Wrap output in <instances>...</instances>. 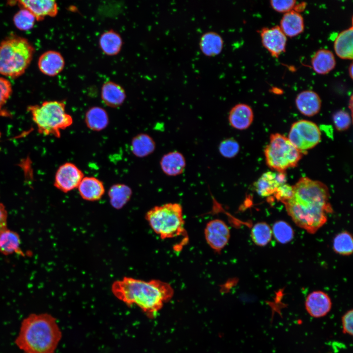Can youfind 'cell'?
Instances as JSON below:
<instances>
[{"label": "cell", "mask_w": 353, "mask_h": 353, "mask_svg": "<svg viewBox=\"0 0 353 353\" xmlns=\"http://www.w3.org/2000/svg\"><path fill=\"white\" fill-rule=\"evenodd\" d=\"M113 295L128 306H138L149 318H153L165 303L171 300L174 290L168 283L158 279L146 281L125 277L111 286Z\"/></svg>", "instance_id": "6da1fadb"}, {"label": "cell", "mask_w": 353, "mask_h": 353, "mask_svg": "<svg viewBox=\"0 0 353 353\" xmlns=\"http://www.w3.org/2000/svg\"><path fill=\"white\" fill-rule=\"evenodd\" d=\"M61 338L62 332L52 315L31 313L22 320L15 343L24 353H54Z\"/></svg>", "instance_id": "7a4b0ae2"}, {"label": "cell", "mask_w": 353, "mask_h": 353, "mask_svg": "<svg viewBox=\"0 0 353 353\" xmlns=\"http://www.w3.org/2000/svg\"><path fill=\"white\" fill-rule=\"evenodd\" d=\"M34 49L28 41L10 36L0 43V74L16 78L24 74L29 65Z\"/></svg>", "instance_id": "3957f363"}, {"label": "cell", "mask_w": 353, "mask_h": 353, "mask_svg": "<svg viewBox=\"0 0 353 353\" xmlns=\"http://www.w3.org/2000/svg\"><path fill=\"white\" fill-rule=\"evenodd\" d=\"M38 132L45 135L60 137V131L70 126L73 122L72 117L65 111L63 101H46L40 105L28 107Z\"/></svg>", "instance_id": "277c9868"}, {"label": "cell", "mask_w": 353, "mask_h": 353, "mask_svg": "<svg viewBox=\"0 0 353 353\" xmlns=\"http://www.w3.org/2000/svg\"><path fill=\"white\" fill-rule=\"evenodd\" d=\"M146 219L162 239L185 235L184 220L181 205L169 202L155 206L148 211Z\"/></svg>", "instance_id": "5b68a950"}, {"label": "cell", "mask_w": 353, "mask_h": 353, "mask_svg": "<svg viewBox=\"0 0 353 353\" xmlns=\"http://www.w3.org/2000/svg\"><path fill=\"white\" fill-rule=\"evenodd\" d=\"M293 196L289 201L304 208L322 209L327 213L332 211L328 188L323 182L303 177L293 186Z\"/></svg>", "instance_id": "8992f818"}, {"label": "cell", "mask_w": 353, "mask_h": 353, "mask_svg": "<svg viewBox=\"0 0 353 353\" xmlns=\"http://www.w3.org/2000/svg\"><path fill=\"white\" fill-rule=\"evenodd\" d=\"M264 154L267 165L270 168L278 173H284L298 165L303 153L295 147L287 137L277 133L271 134Z\"/></svg>", "instance_id": "52a82bcc"}, {"label": "cell", "mask_w": 353, "mask_h": 353, "mask_svg": "<svg viewBox=\"0 0 353 353\" xmlns=\"http://www.w3.org/2000/svg\"><path fill=\"white\" fill-rule=\"evenodd\" d=\"M295 223L310 233H315L327 221V212L301 206L290 201L282 202Z\"/></svg>", "instance_id": "ba28073f"}, {"label": "cell", "mask_w": 353, "mask_h": 353, "mask_svg": "<svg viewBox=\"0 0 353 353\" xmlns=\"http://www.w3.org/2000/svg\"><path fill=\"white\" fill-rule=\"evenodd\" d=\"M287 138L295 147L303 153L320 143L321 133L316 124L302 120L292 124Z\"/></svg>", "instance_id": "9c48e42d"}, {"label": "cell", "mask_w": 353, "mask_h": 353, "mask_svg": "<svg viewBox=\"0 0 353 353\" xmlns=\"http://www.w3.org/2000/svg\"><path fill=\"white\" fill-rule=\"evenodd\" d=\"M204 236L209 247L216 252H220L229 240L230 230L225 222L215 219L206 224L204 228Z\"/></svg>", "instance_id": "30bf717a"}, {"label": "cell", "mask_w": 353, "mask_h": 353, "mask_svg": "<svg viewBox=\"0 0 353 353\" xmlns=\"http://www.w3.org/2000/svg\"><path fill=\"white\" fill-rule=\"evenodd\" d=\"M84 174L75 164L67 162L56 171L54 185L62 192L67 193L78 187Z\"/></svg>", "instance_id": "8fae6325"}, {"label": "cell", "mask_w": 353, "mask_h": 353, "mask_svg": "<svg viewBox=\"0 0 353 353\" xmlns=\"http://www.w3.org/2000/svg\"><path fill=\"white\" fill-rule=\"evenodd\" d=\"M264 47L274 57L285 51L287 38L278 26L262 28L260 32Z\"/></svg>", "instance_id": "7c38bea8"}, {"label": "cell", "mask_w": 353, "mask_h": 353, "mask_svg": "<svg viewBox=\"0 0 353 353\" xmlns=\"http://www.w3.org/2000/svg\"><path fill=\"white\" fill-rule=\"evenodd\" d=\"M304 305L306 311L311 317L320 318L325 317L330 311L332 302L326 293L317 290L307 296Z\"/></svg>", "instance_id": "4fadbf2b"}, {"label": "cell", "mask_w": 353, "mask_h": 353, "mask_svg": "<svg viewBox=\"0 0 353 353\" xmlns=\"http://www.w3.org/2000/svg\"><path fill=\"white\" fill-rule=\"evenodd\" d=\"M286 176L284 173L267 172L258 179L254 184L256 193L266 197L274 195L281 185L285 183Z\"/></svg>", "instance_id": "5bb4252c"}, {"label": "cell", "mask_w": 353, "mask_h": 353, "mask_svg": "<svg viewBox=\"0 0 353 353\" xmlns=\"http://www.w3.org/2000/svg\"><path fill=\"white\" fill-rule=\"evenodd\" d=\"M253 112L251 106L239 103L234 105L229 110L228 120L233 128L243 130L248 128L253 120Z\"/></svg>", "instance_id": "9a60e30c"}, {"label": "cell", "mask_w": 353, "mask_h": 353, "mask_svg": "<svg viewBox=\"0 0 353 353\" xmlns=\"http://www.w3.org/2000/svg\"><path fill=\"white\" fill-rule=\"evenodd\" d=\"M19 4L30 11L36 21L43 20L45 17H55L58 13L57 3L52 0H19Z\"/></svg>", "instance_id": "2e32d148"}, {"label": "cell", "mask_w": 353, "mask_h": 353, "mask_svg": "<svg viewBox=\"0 0 353 353\" xmlns=\"http://www.w3.org/2000/svg\"><path fill=\"white\" fill-rule=\"evenodd\" d=\"M65 60L62 54L55 50H48L39 57L38 66L44 75L54 76L60 73L65 66Z\"/></svg>", "instance_id": "e0dca14e"}, {"label": "cell", "mask_w": 353, "mask_h": 353, "mask_svg": "<svg viewBox=\"0 0 353 353\" xmlns=\"http://www.w3.org/2000/svg\"><path fill=\"white\" fill-rule=\"evenodd\" d=\"M295 103L298 110L303 115L310 117L319 113L321 100L317 93L311 90L300 92L296 97Z\"/></svg>", "instance_id": "ac0fdd59"}, {"label": "cell", "mask_w": 353, "mask_h": 353, "mask_svg": "<svg viewBox=\"0 0 353 353\" xmlns=\"http://www.w3.org/2000/svg\"><path fill=\"white\" fill-rule=\"evenodd\" d=\"M160 165L162 172L167 176H176L182 174L186 162L184 155L177 151L164 154L161 158Z\"/></svg>", "instance_id": "d6986e66"}, {"label": "cell", "mask_w": 353, "mask_h": 353, "mask_svg": "<svg viewBox=\"0 0 353 353\" xmlns=\"http://www.w3.org/2000/svg\"><path fill=\"white\" fill-rule=\"evenodd\" d=\"M101 95L104 103L113 108L122 105L126 99L124 88L112 81H106L102 84Z\"/></svg>", "instance_id": "ffe728a7"}, {"label": "cell", "mask_w": 353, "mask_h": 353, "mask_svg": "<svg viewBox=\"0 0 353 353\" xmlns=\"http://www.w3.org/2000/svg\"><path fill=\"white\" fill-rule=\"evenodd\" d=\"M77 188L81 197L89 201L100 200L105 192L102 182L93 176L84 177Z\"/></svg>", "instance_id": "44dd1931"}, {"label": "cell", "mask_w": 353, "mask_h": 353, "mask_svg": "<svg viewBox=\"0 0 353 353\" xmlns=\"http://www.w3.org/2000/svg\"><path fill=\"white\" fill-rule=\"evenodd\" d=\"M224 44L222 36L214 31L203 33L199 41L201 51L207 56H214L220 54L223 49Z\"/></svg>", "instance_id": "7402d4cb"}, {"label": "cell", "mask_w": 353, "mask_h": 353, "mask_svg": "<svg viewBox=\"0 0 353 353\" xmlns=\"http://www.w3.org/2000/svg\"><path fill=\"white\" fill-rule=\"evenodd\" d=\"M280 28L286 36L293 37L301 34L304 30V21L298 12L291 10L285 13L280 24Z\"/></svg>", "instance_id": "603a6c76"}, {"label": "cell", "mask_w": 353, "mask_h": 353, "mask_svg": "<svg viewBox=\"0 0 353 353\" xmlns=\"http://www.w3.org/2000/svg\"><path fill=\"white\" fill-rule=\"evenodd\" d=\"M123 44L121 35L113 29L103 32L99 40V45L102 52L108 56L119 53Z\"/></svg>", "instance_id": "cb8c5ba5"}, {"label": "cell", "mask_w": 353, "mask_h": 353, "mask_svg": "<svg viewBox=\"0 0 353 353\" xmlns=\"http://www.w3.org/2000/svg\"><path fill=\"white\" fill-rule=\"evenodd\" d=\"M334 49L336 54L341 59L353 58V26L342 31L335 37Z\"/></svg>", "instance_id": "d4e9b609"}, {"label": "cell", "mask_w": 353, "mask_h": 353, "mask_svg": "<svg viewBox=\"0 0 353 353\" xmlns=\"http://www.w3.org/2000/svg\"><path fill=\"white\" fill-rule=\"evenodd\" d=\"M335 65L334 54L330 50L326 49L318 50L311 59L313 70L320 75L328 74L334 68Z\"/></svg>", "instance_id": "484cf974"}, {"label": "cell", "mask_w": 353, "mask_h": 353, "mask_svg": "<svg viewBox=\"0 0 353 353\" xmlns=\"http://www.w3.org/2000/svg\"><path fill=\"white\" fill-rule=\"evenodd\" d=\"M85 122L87 126L94 131H100L106 128L109 118L105 110L100 106H93L87 111Z\"/></svg>", "instance_id": "4316f807"}, {"label": "cell", "mask_w": 353, "mask_h": 353, "mask_svg": "<svg viewBox=\"0 0 353 353\" xmlns=\"http://www.w3.org/2000/svg\"><path fill=\"white\" fill-rule=\"evenodd\" d=\"M155 146V143L151 136L146 133H140L132 139L131 150L135 156L144 157L151 154Z\"/></svg>", "instance_id": "83f0119b"}, {"label": "cell", "mask_w": 353, "mask_h": 353, "mask_svg": "<svg viewBox=\"0 0 353 353\" xmlns=\"http://www.w3.org/2000/svg\"><path fill=\"white\" fill-rule=\"evenodd\" d=\"M108 196L111 205L115 208H122L130 200L131 189L124 184H116L109 189Z\"/></svg>", "instance_id": "f1b7e54d"}, {"label": "cell", "mask_w": 353, "mask_h": 353, "mask_svg": "<svg viewBox=\"0 0 353 353\" xmlns=\"http://www.w3.org/2000/svg\"><path fill=\"white\" fill-rule=\"evenodd\" d=\"M21 240L19 234L6 229L0 235V252L9 255L20 252Z\"/></svg>", "instance_id": "f546056e"}, {"label": "cell", "mask_w": 353, "mask_h": 353, "mask_svg": "<svg viewBox=\"0 0 353 353\" xmlns=\"http://www.w3.org/2000/svg\"><path fill=\"white\" fill-rule=\"evenodd\" d=\"M272 230L270 227L265 222L255 224L252 228L251 236L255 244L259 246H264L271 241Z\"/></svg>", "instance_id": "4dcf8cb0"}, {"label": "cell", "mask_w": 353, "mask_h": 353, "mask_svg": "<svg viewBox=\"0 0 353 353\" xmlns=\"http://www.w3.org/2000/svg\"><path fill=\"white\" fill-rule=\"evenodd\" d=\"M333 250L337 253L343 255H349L353 251V240L352 235L344 231L338 233L334 238Z\"/></svg>", "instance_id": "1f68e13d"}, {"label": "cell", "mask_w": 353, "mask_h": 353, "mask_svg": "<svg viewBox=\"0 0 353 353\" xmlns=\"http://www.w3.org/2000/svg\"><path fill=\"white\" fill-rule=\"evenodd\" d=\"M272 230L275 239L280 243H287L294 237V232L292 227L283 221L276 222Z\"/></svg>", "instance_id": "d6a6232c"}, {"label": "cell", "mask_w": 353, "mask_h": 353, "mask_svg": "<svg viewBox=\"0 0 353 353\" xmlns=\"http://www.w3.org/2000/svg\"><path fill=\"white\" fill-rule=\"evenodd\" d=\"M13 21L17 28L26 31L33 27L36 20L30 11L23 8L15 14Z\"/></svg>", "instance_id": "836d02e7"}, {"label": "cell", "mask_w": 353, "mask_h": 353, "mask_svg": "<svg viewBox=\"0 0 353 353\" xmlns=\"http://www.w3.org/2000/svg\"><path fill=\"white\" fill-rule=\"evenodd\" d=\"M220 154L226 158L235 157L240 151L239 143L233 138L229 137L222 140L218 146Z\"/></svg>", "instance_id": "e575fe53"}, {"label": "cell", "mask_w": 353, "mask_h": 353, "mask_svg": "<svg viewBox=\"0 0 353 353\" xmlns=\"http://www.w3.org/2000/svg\"><path fill=\"white\" fill-rule=\"evenodd\" d=\"M333 124L339 131L348 129L351 124V118L349 114L345 110H339L333 116Z\"/></svg>", "instance_id": "d590c367"}, {"label": "cell", "mask_w": 353, "mask_h": 353, "mask_svg": "<svg viewBox=\"0 0 353 353\" xmlns=\"http://www.w3.org/2000/svg\"><path fill=\"white\" fill-rule=\"evenodd\" d=\"M12 91L10 82L7 79L0 76V115L2 108L11 95Z\"/></svg>", "instance_id": "8d00e7d4"}, {"label": "cell", "mask_w": 353, "mask_h": 353, "mask_svg": "<svg viewBox=\"0 0 353 353\" xmlns=\"http://www.w3.org/2000/svg\"><path fill=\"white\" fill-rule=\"evenodd\" d=\"M296 0H272L270 3L272 7L276 11L281 13H287L292 10L296 5Z\"/></svg>", "instance_id": "74e56055"}, {"label": "cell", "mask_w": 353, "mask_h": 353, "mask_svg": "<svg viewBox=\"0 0 353 353\" xmlns=\"http://www.w3.org/2000/svg\"><path fill=\"white\" fill-rule=\"evenodd\" d=\"M293 194V186H290L285 183L278 187L274 195L277 200L283 202L290 199Z\"/></svg>", "instance_id": "f35d334b"}, {"label": "cell", "mask_w": 353, "mask_h": 353, "mask_svg": "<svg viewBox=\"0 0 353 353\" xmlns=\"http://www.w3.org/2000/svg\"><path fill=\"white\" fill-rule=\"evenodd\" d=\"M353 310L346 311L342 316V332L344 334L352 336L353 334Z\"/></svg>", "instance_id": "ab89813d"}, {"label": "cell", "mask_w": 353, "mask_h": 353, "mask_svg": "<svg viewBox=\"0 0 353 353\" xmlns=\"http://www.w3.org/2000/svg\"><path fill=\"white\" fill-rule=\"evenodd\" d=\"M7 214L4 206L0 203V235L7 229Z\"/></svg>", "instance_id": "60d3db41"}, {"label": "cell", "mask_w": 353, "mask_h": 353, "mask_svg": "<svg viewBox=\"0 0 353 353\" xmlns=\"http://www.w3.org/2000/svg\"><path fill=\"white\" fill-rule=\"evenodd\" d=\"M353 64L352 63V64H351V65H350V66L349 67V75L352 79L353 78Z\"/></svg>", "instance_id": "b9f144b4"}]
</instances>
